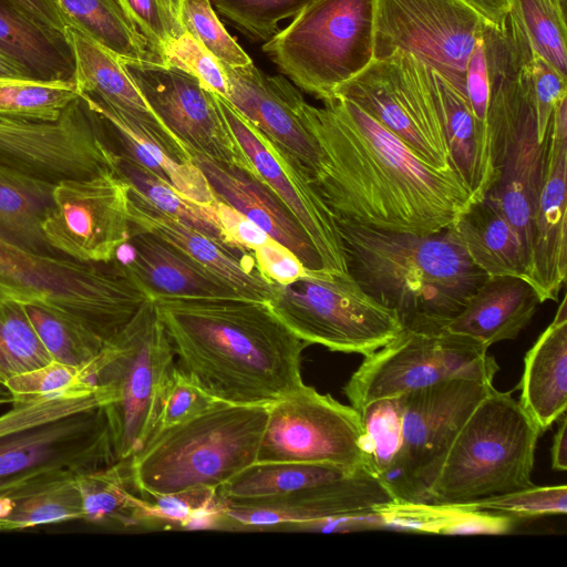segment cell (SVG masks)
Instances as JSON below:
<instances>
[{"instance_id": "cell-51", "label": "cell", "mask_w": 567, "mask_h": 567, "mask_svg": "<svg viewBox=\"0 0 567 567\" xmlns=\"http://www.w3.org/2000/svg\"><path fill=\"white\" fill-rule=\"evenodd\" d=\"M217 491L198 489L152 497H136L137 526L183 528L192 512L215 499Z\"/></svg>"}, {"instance_id": "cell-63", "label": "cell", "mask_w": 567, "mask_h": 567, "mask_svg": "<svg viewBox=\"0 0 567 567\" xmlns=\"http://www.w3.org/2000/svg\"><path fill=\"white\" fill-rule=\"evenodd\" d=\"M116 1H117V2L120 3V6L124 9V1H123V0H116ZM124 11H125V9H124ZM125 12H126V11H125ZM126 13H127V12H126Z\"/></svg>"}, {"instance_id": "cell-36", "label": "cell", "mask_w": 567, "mask_h": 567, "mask_svg": "<svg viewBox=\"0 0 567 567\" xmlns=\"http://www.w3.org/2000/svg\"><path fill=\"white\" fill-rule=\"evenodd\" d=\"M68 18L127 60L164 64L116 0H51Z\"/></svg>"}, {"instance_id": "cell-43", "label": "cell", "mask_w": 567, "mask_h": 567, "mask_svg": "<svg viewBox=\"0 0 567 567\" xmlns=\"http://www.w3.org/2000/svg\"><path fill=\"white\" fill-rule=\"evenodd\" d=\"M53 359L31 324L23 305L0 300V383Z\"/></svg>"}, {"instance_id": "cell-12", "label": "cell", "mask_w": 567, "mask_h": 567, "mask_svg": "<svg viewBox=\"0 0 567 567\" xmlns=\"http://www.w3.org/2000/svg\"><path fill=\"white\" fill-rule=\"evenodd\" d=\"M442 82L439 72L412 54L394 52L373 60L332 96L353 102L424 162L446 168L452 164Z\"/></svg>"}, {"instance_id": "cell-10", "label": "cell", "mask_w": 567, "mask_h": 567, "mask_svg": "<svg viewBox=\"0 0 567 567\" xmlns=\"http://www.w3.org/2000/svg\"><path fill=\"white\" fill-rule=\"evenodd\" d=\"M375 0H315L262 47L301 90L323 101L374 60Z\"/></svg>"}, {"instance_id": "cell-55", "label": "cell", "mask_w": 567, "mask_h": 567, "mask_svg": "<svg viewBox=\"0 0 567 567\" xmlns=\"http://www.w3.org/2000/svg\"><path fill=\"white\" fill-rule=\"evenodd\" d=\"M252 255L259 272L270 282L288 284L308 271L288 248L272 238L255 248Z\"/></svg>"}, {"instance_id": "cell-9", "label": "cell", "mask_w": 567, "mask_h": 567, "mask_svg": "<svg viewBox=\"0 0 567 567\" xmlns=\"http://www.w3.org/2000/svg\"><path fill=\"white\" fill-rule=\"evenodd\" d=\"M175 353L155 301L144 302L89 367L93 383L107 386L104 406L116 461L135 454L154 431Z\"/></svg>"}, {"instance_id": "cell-40", "label": "cell", "mask_w": 567, "mask_h": 567, "mask_svg": "<svg viewBox=\"0 0 567 567\" xmlns=\"http://www.w3.org/2000/svg\"><path fill=\"white\" fill-rule=\"evenodd\" d=\"M114 169L133 190L154 207L233 247L212 205H202L185 197L169 184L117 151H115Z\"/></svg>"}, {"instance_id": "cell-31", "label": "cell", "mask_w": 567, "mask_h": 567, "mask_svg": "<svg viewBox=\"0 0 567 567\" xmlns=\"http://www.w3.org/2000/svg\"><path fill=\"white\" fill-rule=\"evenodd\" d=\"M519 404L542 434L567 408V305L563 297L551 323L524 359Z\"/></svg>"}, {"instance_id": "cell-46", "label": "cell", "mask_w": 567, "mask_h": 567, "mask_svg": "<svg viewBox=\"0 0 567 567\" xmlns=\"http://www.w3.org/2000/svg\"><path fill=\"white\" fill-rule=\"evenodd\" d=\"M217 10L252 37L269 40L278 23L315 0H210Z\"/></svg>"}, {"instance_id": "cell-21", "label": "cell", "mask_w": 567, "mask_h": 567, "mask_svg": "<svg viewBox=\"0 0 567 567\" xmlns=\"http://www.w3.org/2000/svg\"><path fill=\"white\" fill-rule=\"evenodd\" d=\"M215 99L230 132L256 174L300 223L317 249L324 270L348 274L336 217L318 192L310 174L284 151L272 145L225 97L215 93Z\"/></svg>"}, {"instance_id": "cell-45", "label": "cell", "mask_w": 567, "mask_h": 567, "mask_svg": "<svg viewBox=\"0 0 567 567\" xmlns=\"http://www.w3.org/2000/svg\"><path fill=\"white\" fill-rule=\"evenodd\" d=\"M179 19L193 38L219 62L244 66L252 62L216 16L210 0H179Z\"/></svg>"}, {"instance_id": "cell-54", "label": "cell", "mask_w": 567, "mask_h": 567, "mask_svg": "<svg viewBox=\"0 0 567 567\" xmlns=\"http://www.w3.org/2000/svg\"><path fill=\"white\" fill-rule=\"evenodd\" d=\"M465 91L477 126L487 134L489 78L482 35L477 39L466 64Z\"/></svg>"}, {"instance_id": "cell-11", "label": "cell", "mask_w": 567, "mask_h": 567, "mask_svg": "<svg viewBox=\"0 0 567 567\" xmlns=\"http://www.w3.org/2000/svg\"><path fill=\"white\" fill-rule=\"evenodd\" d=\"M272 286L268 305L307 344L367 357L403 330L395 312L374 300L349 272L308 270Z\"/></svg>"}, {"instance_id": "cell-24", "label": "cell", "mask_w": 567, "mask_h": 567, "mask_svg": "<svg viewBox=\"0 0 567 567\" xmlns=\"http://www.w3.org/2000/svg\"><path fill=\"white\" fill-rule=\"evenodd\" d=\"M208 182L216 199L225 203L288 248L308 270H324L311 239L275 192L256 174L185 147Z\"/></svg>"}, {"instance_id": "cell-47", "label": "cell", "mask_w": 567, "mask_h": 567, "mask_svg": "<svg viewBox=\"0 0 567 567\" xmlns=\"http://www.w3.org/2000/svg\"><path fill=\"white\" fill-rule=\"evenodd\" d=\"M464 506L499 513L515 519L565 515L567 512V486L564 484L536 486L534 484Z\"/></svg>"}, {"instance_id": "cell-42", "label": "cell", "mask_w": 567, "mask_h": 567, "mask_svg": "<svg viewBox=\"0 0 567 567\" xmlns=\"http://www.w3.org/2000/svg\"><path fill=\"white\" fill-rule=\"evenodd\" d=\"M360 414L368 470L385 485L402 444L401 395L372 401Z\"/></svg>"}, {"instance_id": "cell-13", "label": "cell", "mask_w": 567, "mask_h": 567, "mask_svg": "<svg viewBox=\"0 0 567 567\" xmlns=\"http://www.w3.org/2000/svg\"><path fill=\"white\" fill-rule=\"evenodd\" d=\"M482 343L447 330L403 329L364 357L343 392L361 410L372 401L403 395L437 382L465 378L493 383L498 371Z\"/></svg>"}, {"instance_id": "cell-14", "label": "cell", "mask_w": 567, "mask_h": 567, "mask_svg": "<svg viewBox=\"0 0 567 567\" xmlns=\"http://www.w3.org/2000/svg\"><path fill=\"white\" fill-rule=\"evenodd\" d=\"M492 388L454 378L401 395L402 444L385 482L395 499L426 501L457 433Z\"/></svg>"}, {"instance_id": "cell-25", "label": "cell", "mask_w": 567, "mask_h": 567, "mask_svg": "<svg viewBox=\"0 0 567 567\" xmlns=\"http://www.w3.org/2000/svg\"><path fill=\"white\" fill-rule=\"evenodd\" d=\"M128 218L130 234L147 233L167 241L219 276L243 298L270 300L272 282L259 272L251 252L229 247L159 210L131 187Z\"/></svg>"}, {"instance_id": "cell-38", "label": "cell", "mask_w": 567, "mask_h": 567, "mask_svg": "<svg viewBox=\"0 0 567 567\" xmlns=\"http://www.w3.org/2000/svg\"><path fill=\"white\" fill-rule=\"evenodd\" d=\"M82 497V519L107 528L136 527V495L128 475L127 460L76 473Z\"/></svg>"}, {"instance_id": "cell-26", "label": "cell", "mask_w": 567, "mask_h": 567, "mask_svg": "<svg viewBox=\"0 0 567 567\" xmlns=\"http://www.w3.org/2000/svg\"><path fill=\"white\" fill-rule=\"evenodd\" d=\"M159 298H243L219 276L181 249L147 233H131L112 259Z\"/></svg>"}, {"instance_id": "cell-27", "label": "cell", "mask_w": 567, "mask_h": 567, "mask_svg": "<svg viewBox=\"0 0 567 567\" xmlns=\"http://www.w3.org/2000/svg\"><path fill=\"white\" fill-rule=\"evenodd\" d=\"M62 37L70 51L79 96L91 95L144 123L173 146L185 151L153 113L123 64V58L79 24L63 18Z\"/></svg>"}, {"instance_id": "cell-41", "label": "cell", "mask_w": 567, "mask_h": 567, "mask_svg": "<svg viewBox=\"0 0 567 567\" xmlns=\"http://www.w3.org/2000/svg\"><path fill=\"white\" fill-rule=\"evenodd\" d=\"M79 97L71 79L0 76V117L12 120H58Z\"/></svg>"}, {"instance_id": "cell-2", "label": "cell", "mask_w": 567, "mask_h": 567, "mask_svg": "<svg viewBox=\"0 0 567 567\" xmlns=\"http://www.w3.org/2000/svg\"><path fill=\"white\" fill-rule=\"evenodd\" d=\"M176 367L214 399L269 405L303 382L300 340L268 302L248 298L153 299Z\"/></svg>"}, {"instance_id": "cell-33", "label": "cell", "mask_w": 567, "mask_h": 567, "mask_svg": "<svg viewBox=\"0 0 567 567\" xmlns=\"http://www.w3.org/2000/svg\"><path fill=\"white\" fill-rule=\"evenodd\" d=\"M371 516L380 525L440 535L506 534L517 520L507 515L464 505L401 499L378 508Z\"/></svg>"}, {"instance_id": "cell-35", "label": "cell", "mask_w": 567, "mask_h": 567, "mask_svg": "<svg viewBox=\"0 0 567 567\" xmlns=\"http://www.w3.org/2000/svg\"><path fill=\"white\" fill-rule=\"evenodd\" d=\"M55 183L0 163V233L40 254H53L42 234Z\"/></svg>"}, {"instance_id": "cell-19", "label": "cell", "mask_w": 567, "mask_h": 567, "mask_svg": "<svg viewBox=\"0 0 567 567\" xmlns=\"http://www.w3.org/2000/svg\"><path fill=\"white\" fill-rule=\"evenodd\" d=\"M123 64L153 113L184 147L256 174L214 92L173 66L124 58Z\"/></svg>"}, {"instance_id": "cell-59", "label": "cell", "mask_w": 567, "mask_h": 567, "mask_svg": "<svg viewBox=\"0 0 567 567\" xmlns=\"http://www.w3.org/2000/svg\"><path fill=\"white\" fill-rule=\"evenodd\" d=\"M555 433L551 446V467L556 471L567 470V419L565 414Z\"/></svg>"}, {"instance_id": "cell-7", "label": "cell", "mask_w": 567, "mask_h": 567, "mask_svg": "<svg viewBox=\"0 0 567 567\" xmlns=\"http://www.w3.org/2000/svg\"><path fill=\"white\" fill-rule=\"evenodd\" d=\"M540 435L511 392L493 386L457 433L424 503L466 505L534 485Z\"/></svg>"}, {"instance_id": "cell-28", "label": "cell", "mask_w": 567, "mask_h": 567, "mask_svg": "<svg viewBox=\"0 0 567 567\" xmlns=\"http://www.w3.org/2000/svg\"><path fill=\"white\" fill-rule=\"evenodd\" d=\"M80 97L109 127L117 144L115 151L198 204L208 206L216 200L208 182L187 152L176 148L151 127L121 110L87 94Z\"/></svg>"}, {"instance_id": "cell-53", "label": "cell", "mask_w": 567, "mask_h": 567, "mask_svg": "<svg viewBox=\"0 0 567 567\" xmlns=\"http://www.w3.org/2000/svg\"><path fill=\"white\" fill-rule=\"evenodd\" d=\"M532 74L537 111V133L543 142L549 131L556 105L567 96V78L560 75L535 51L532 59Z\"/></svg>"}, {"instance_id": "cell-61", "label": "cell", "mask_w": 567, "mask_h": 567, "mask_svg": "<svg viewBox=\"0 0 567 567\" xmlns=\"http://www.w3.org/2000/svg\"><path fill=\"white\" fill-rule=\"evenodd\" d=\"M12 403V394L9 389L0 383V408Z\"/></svg>"}, {"instance_id": "cell-49", "label": "cell", "mask_w": 567, "mask_h": 567, "mask_svg": "<svg viewBox=\"0 0 567 567\" xmlns=\"http://www.w3.org/2000/svg\"><path fill=\"white\" fill-rule=\"evenodd\" d=\"M165 65L196 78L207 90L227 97L228 86L221 63L187 31L161 49Z\"/></svg>"}, {"instance_id": "cell-52", "label": "cell", "mask_w": 567, "mask_h": 567, "mask_svg": "<svg viewBox=\"0 0 567 567\" xmlns=\"http://www.w3.org/2000/svg\"><path fill=\"white\" fill-rule=\"evenodd\" d=\"M123 1L125 11L156 54L161 55L163 45L185 32L179 19V0Z\"/></svg>"}, {"instance_id": "cell-3", "label": "cell", "mask_w": 567, "mask_h": 567, "mask_svg": "<svg viewBox=\"0 0 567 567\" xmlns=\"http://www.w3.org/2000/svg\"><path fill=\"white\" fill-rule=\"evenodd\" d=\"M336 220L348 272L403 329H443L487 278L450 227L416 235Z\"/></svg>"}, {"instance_id": "cell-22", "label": "cell", "mask_w": 567, "mask_h": 567, "mask_svg": "<svg viewBox=\"0 0 567 567\" xmlns=\"http://www.w3.org/2000/svg\"><path fill=\"white\" fill-rule=\"evenodd\" d=\"M567 96L554 109L543 186L530 225L528 281L557 301L567 274Z\"/></svg>"}, {"instance_id": "cell-16", "label": "cell", "mask_w": 567, "mask_h": 567, "mask_svg": "<svg viewBox=\"0 0 567 567\" xmlns=\"http://www.w3.org/2000/svg\"><path fill=\"white\" fill-rule=\"evenodd\" d=\"M485 23L461 0H375L374 60L412 54L466 93V64Z\"/></svg>"}, {"instance_id": "cell-18", "label": "cell", "mask_w": 567, "mask_h": 567, "mask_svg": "<svg viewBox=\"0 0 567 567\" xmlns=\"http://www.w3.org/2000/svg\"><path fill=\"white\" fill-rule=\"evenodd\" d=\"M130 185L105 169L55 183L41 228L53 251L84 264H109L130 238Z\"/></svg>"}, {"instance_id": "cell-34", "label": "cell", "mask_w": 567, "mask_h": 567, "mask_svg": "<svg viewBox=\"0 0 567 567\" xmlns=\"http://www.w3.org/2000/svg\"><path fill=\"white\" fill-rule=\"evenodd\" d=\"M0 49L34 78H72L73 63L63 37L9 0H0Z\"/></svg>"}, {"instance_id": "cell-57", "label": "cell", "mask_w": 567, "mask_h": 567, "mask_svg": "<svg viewBox=\"0 0 567 567\" xmlns=\"http://www.w3.org/2000/svg\"><path fill=\"white\" fill-rule=\"evenodd\" d=\"M42 24L62 34V18L51 0H9Z\"/></svg>"}, {"instance_id": "cell-17", "label": "cell", "mask_w": 567, "mask_h": 567, "mask_svg": "<svg viewBox=\"0 0 567 567\" xmlns=\"http://www.w3.org/2000/svg\"><path fill=\"white\" fill-rule=\"evenodd\" d=\"M115 148L79 96L51 122L0 117V163L56 183L114 168Z\"/></svg>"}, {"instance_id": "cell-44", "label": "cell", "mask_w": 567, "mask_h": 567, "mask_svg": "<svg viewBox=\"0 0 567 567\" xmlns=\"http://www.w3.org/2000/svg\"><path fill=\"white\" fill-rule=\"evenodd\" d=\"M533 50L567 78L566 13L550 0H508Z\"/></svg>"}, {"instance_id": "cell-37", "label": "cell", "mask_w": 567, "mask_h": 567, "mask_svg": "<svg viewBox=\"0 0 567 567\" xmlns=\"http://www.w3.org/2000/svg\"><path fill=\"white\" fill-rule=\"evenodd\" d=\"M349 474L330 464L256 462L219 486L217 495L223 502L280 496Z\"/></svg>"}, {"instance_id": "cell-4", "label": "cell", "mask_w": 567, "mask_h": 567, "mask_svg": "<svg viewBox=\"0 0 567 567\" xmlns=\"http://www.w3.org/2000/svg\"><path fill=\"white\" fill-rule=\"evenodd\" d=\"M489 78L487 134L495 181L484 195L520 236L530 261V225L543 186L549 131L538 140L532 74L534 50L515 16L485 23Z\"/></svg>"}, {"instance_id": "cell-30", "label": "cell", "mask_w": 567, "mask_h": 567, "mask_svg": "<svg viewBox=\"0 0 567 567\" xmlns=\"http://www.w3.org/2000/svg\"><path fill=\"white\" fill-rule=\"evenodd\" d=\"M82 519L76 472L28 471L0 480V530Z\"/></svg>"}, {"instance_id": "cell-23", "label": "cell", "mask_w": 567, "mask_h": 567, "mask_svg": "<svg viewBox=\"0 0 567 567\" xmlns=\"http://www.w3.org/2000/svg\"><path fill=\"white\" fill-rule=\"evenodd\" d=\"M221 66L228 86L226 100L313 177L320 151L300 118L299 105L305 99L299 90L280 75L265 74L254 62L244 66L221 63Z\"/></svg>"}, {"instance_id": "cell-8", "label": "cell", "mask_w": 567, "mask_h": 567, "mask_svg": "<svg viewBox=\"0 0 567 567\" xmlns=\"http://www.w3.org/2000/svg\"><path fill=\"white\" fill-rule=\"evenodd\" d=\"M0 298L65 309L105 343L152 299L122 266L30 250L0 233Z\"/></svg>"}, {"instance_id": "cell-29", "label": "cell", "mask_w": 567, "mask_h": 567, "mask_svg": "<svg viewBox=\"0 0 567 567\" xmlns=\"http://www.w3.org/2000/svg\"><path fill=\"white\" fill-rule=\"evenodd\" d=\"M542 300L534 286L518 276H487L445 330L486 348L513 340L528 326Z\"/></svg>"}, {"instance_id": "cell-48", "label": "cell", "mask_w": 567, "mask_h": 567, "mask_svg": "<svg viewBox=\"0 0 567 567\" xmlns=\"http://www.w3.org/2000/svg\"><path fill=\"white\" fill-rule=\"evenodd\" d=\"M95 384L87 370L52 360L51 362L10 378L4 385L13 402H22L68 393Z\"/></svg>"}, {"instance_id": "cell-62", "label": "cell", "mask_w": 567, "mask_h": 567, "mask_svg": "<svg viewBox=\"0 0 567 567\" xmlns=\"http://www.w3.org/2000/svg\"><path fill=\"white\" fill-rule=\"evenodd\" d=\"M559 10L565 12L566 0H550ZM566 13V12H565Z\"/></svg>"}, {"instance_id": "cell-50", "label": "cell", "mask_w": 567, "mask_h": 567, "mask_svg": "<svg viewBox=\"0 0 567 567\" xmlns=\"http://www.w3.org/2000/svg\"><path fill=\"white\" fill-rule=\"evenodd\" d=\"M219 403L175 365L161 396L153 433L187 422Z\"/></svg>"}, {"instance_id": "cell-39", "label": "cell", "mask_w": 567, "mask_h": 567, "mask_svg": "<svg viewBox=\"0 0 567 567\" xmlns=\"http://www.w3.org/2000/svg\"><path fill=\"white\" fill-rule=\"evenodd\" d=\"M22 305L52 359L89 372L90 364L105 342L85 322L65 309L42 301Z\"/></svg>"}, {"instance_id": "cell-1", "label": "cell", "mask_w": 567, "mask_h": 567, "mask_svg": "<svg viewBox=\"0 0 567 567\" xmlns=\"http://www.w3.org/2000/svg\"><path fill=\"white\" fill-rule=\"evenodd\" d=\"M322 102L302 100L299 115L320 151L312 181L336 219L416 235L452 225L472 198L453 166L427 164L347 99Z\"/></svg>"}, {"instance_id": "cell-5", "label": "cell", "mask_w": 567, "mask_h": 567, "mask_svg": "<svg viewBox=\"0 0 567 567\" xmlns=\"http://www.w3.org/2000/svg\"><path fill=\"white\" fill-rule=\"evenodd\" d=\"M268 405L219 403L182 424L153 433L127 458L142 497L215 489L257 462Z\"/></svg>"}, {"instance_id": "cell-20", "label": "cell", "mask_w": 567, "mask_h": 567, "mask_svg": "<svg viewBox=\"0 0 567 567\" xmlns=\"http://www.w3.org/2000/svg\"><path fill=\"white\" fill-rule=\"evenodd\" d=\"M394 499L381 480L359 471L280 496L223 502L218 529L315 528L328 522L368 517Z\"/></svg>"}, {"instance_id": "cell-32", "label": "cell", "mask_w": 567, "mask_h": 567, "mask_svg": "<svg viewBox=\"0 0 567 567\" xmlns=\"http://www.w3.org/2000/svg\"><path fill=\"white\" fill-rule=\"evenodd\" d=\"M450 228L472 261L487 276L528 279L529 255L520 236L485 196L471 198Z\"/></svg>"}, {"instance_id": "cell-58", "label": "cell", "mask_w": 567, "mask_h": 567, "mask_svg": "<svg viewBox=\"0 0 567 567\" xmlns=\"http://www.w3.org/2000/svg\"><path fill=\"white\" fill-rule=\"evenodd\" d=\"M487 23L498 25L509 13L508 0H461Z\"/></svg>"}, {"instance_id": "cell-6", "label": "cell", "mask_w": 567, "mask_h": 567, "mask_svg": "<svg viewBox=\"0 0 567 567\" xmlns=\"http://www.w3.org/2000/svg\"><path fill=\"white\" fill-rule=\"evenodd\" d=\"M111 401L106 386L92 384L11 403L0 415V480L42 468L81 473L114 463L104 411Z\"/></svg>"}, {"instance_id": "cell-15", "label": "cell", "mask_w": 567, "mask_h": 567, "mask_svg": "<svg viewBox=\"0 0 567 567\" xmlns=\"http://www.w3.org/2000/svg\"><path fill=\"white\" fill-rule=\"evenodd\" d=\"M257 462L330 464L351 473L369 472L360 411L302 383L268 405Z\"/></svg>"}, {"instance_id": "cell-60", "label": "cell", "mask_w": 567, "mask_h": 567, "mask_svg": "<svg viewBox=\"0 0 567 567\" xmlns=\"http://www.w3.org/2000/svg\"><path fill=\"white\" fill-rule=\"evenodd\" d=\"M0 76H32L14 58L0 49ZM34 78V76H33Z\"/></svg>"}, {"instance_id": "cell-56", "label": "cell", "mask_w": 567, "mask_h": 567, "mask_svg": "<svg viewBox=\"0 0 567 567\" xmlns=\"http://www.w3.org/2000/svg\"><path fill=\"white\" fill-rule=\"evenodd\" d=\"M212 206L224 234L236 249L252 254L255 248L271 238L260 227L225 203L216 199Z\"/></svg>"}]
</instances>
